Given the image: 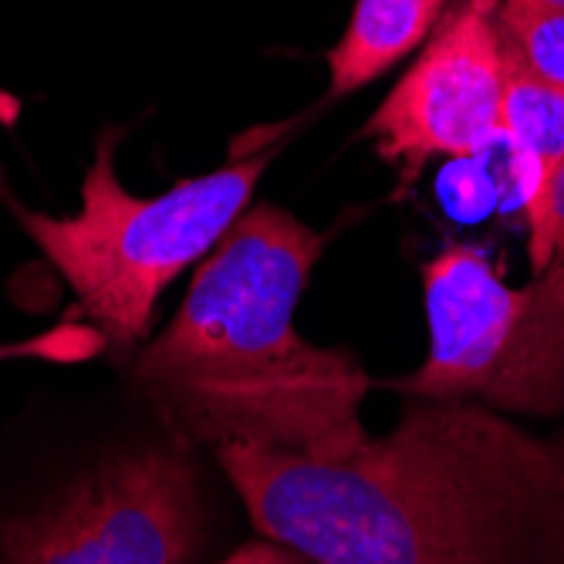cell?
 <instances>
[{"label": "cell", "mask_w": 564, "mask_h": 564, "mask_svg": "<svg viewBox=\"0 0 564 564\" xmlns=\"http://www.w3.org/2000/svg\"><path fill=\"white\" fill-rule=\"evenodd\" d=\"M497 0H464L366 122L379 156L413 180L430 156L470 160L503 139V44Z\"/></svg>", "instance_id": "cell-6"}, {"label": "cell", "mask_w": 564, "mask_h": 564, "mask_svg": "<svg viewBox=\"0 0 564 564\" xmlns=\"http://www.w3.org/2000/svg\"><path fill=\"white\" fill-rule=\"evenodd\" d=\"M528 230L534 271L547 268L554 258H564V163L554 173L544 196L528 210Z\"/></svg>", "instance_id": "cell-11"}, {"label": "cell", "mask_w": 564, "mask_h": 564, "mask_svg": "<svg viewBox=\"0 0 564 564\" xmlns=\"http://www.w3.org/2000/svg\"><path fill=\"white\" fill-rule=\"evenodd\" d=\"M446 0H358L328 51V95L341 98L386 75L436 28Z\"/></svg>", "instance_id": "cell-7"}, {"label": "cell", "mask_w": 564, "mask_h": 564, "mask_svg": "<svg viewBox=\"0 0 564 564\" xmlns=\"http://www.w3.org/2000/svg\"><path fill=\"white\" fill-rule=\"evenodd\" d=\"M541 4H551V8H564V0H541Z\"/></svg>", "instance_id": "cell-14"}, {"label": "cell", "mask_w": 564, "mask_h": 564, "mask_svg": "<svg viewBox=\"0 0 564 564\" xmlns=\"http://www.w3.org/2000/svg\"><path fill=\"white\" fill-rule=\"evenodd\" d=\"M101 351H106V338L98 335V328L82 322L78 315H72L62 325L47 328L41 335L21 338V341H4L0 345V366L14 362V358H37V362L75 366V362H88V358H95Z\"/></svg>", "instance_id": "cell-10"}, {"label": "cell", "mask_w": 564, "mask_h": 564, "mask_svg": "<svg viewBox=\"0 0 564 564\" xmlns=\"http://www.w3.org/2000/svg\"><path fill=\"white\" fill-rule=\"evenodd\" d=\"M214 538V507L193 443L98 453L24 507L0 510V564H193Z\"/></svg>", "instance_id": "cell-5"}, {"label": "cell", "mask_w": 564, "mask_h": 564, "mask_svg": "<svg viewBox=\"0 0 564 564\" xmlns=\"http://www.w3.org/2000/svg\"><path fill=\"white\" fill-rule=\"evenodd\" d=\"M119 129L98 135L72 217L21 207L0 183L8 210L41 247L75 294V312L106 338V351L126 366L145 345L163 291L210 258L224 234L247 214L271 152L237 156L227 166L180 180L160 196H135L116 176Z\"/></svg>", "instance_id": "cell-3"}, {"label": "cell", "mask_w": 564, "mask_h": 564, "mask_svg": "<svg viewBox=\"0 0 564 564\" xmlns=\"http://www.w3.org/2000/svg\"><path fill=\"white\" fill-rule=\"evenodd\" d=\"M250 524L312 564H564V433L413 399L341 464L220 446Z\"/></svg>", "instance_id": "cell-1"}, {"label": "cell", "mask_w": 564, "mask_h": 564, "mask_svg": "<svg viewBox=\"0 0 564 564\" xmlns=\"http://www.w3.org/2000/svg\"><path fill=\"white\" fill-rule=\"evenodd\" d=\"M503 55L564 91V8L541 0H503L497 11Z\"/></svg>", "instance_id": "cell-9"}, {"label": "cell", "mask_w": 564, "mask_h": 564, "mask_svg": "<svg viewBox=\"0 0 564 564\" xmlns=\"http://www.w3.org/2000/svg\"><path fill=\"white\" fill-rule=\"evenodd\" d=\"M325 237L250 207L193 274L176 318L129 362L135 392L193 446H250L341 464L369 443V379L348 348L294 325Z\"/></svg>", "instance_id": "cell-2"}, {"label": "cell", "mask_w": 564, "mask_h": 564, "mask_svg": "<svg viewBox=\"0 0 564 564\" xmlns=\"http://www.w3.org/2000/svg\"><path fill=\"white\" fill-rule=\"evenodd\" d=\"M503 139L518 152L524 210L544 196L564 163V91L503 55Z\"/></svg>", "instance_id": "cell-8"}, {"label": "cell", "mask_w": 564, "mask_h": 564, "mask_svg": "<svg viewBox=\"0 0 564 564\" xmlns=\"http://www.w3.org/2000/svg\"><path fill=\"white\" fill-rule=\"evenodd\" d=\"M423 307L426 358L389 389L564 416V258L507 284L484 247L453 243L423 264Z\"/></svg>", "instance_id": "cell-4"}, {"label": "cell", "mask_w": 564, "mask_h": 564, "mask_svg": "<svg viewBox=\"0 0 564 564\" xmlns=\"http://www.w3.org/2000/svg\"><path fill=\"white\" fill-rule=\"evenodd\" d=\"M477 156L470 160H453L443 173V199H446V207L456 214V217H464V220H474L480 214H487L490 207V180H487V170L480 173L477 166Z\"/></svg>", "instance_id": "cell-12"}, {"label": "cell", "mask_w": 564, "mask_h": 564, "mask_svg": "<svg viewBox=\"0 0 564 564\" xmlns=\"http://www.w3.org/2000/svg\"><path fill=\"white\" fill-rule=\"evenodd\" d=\"M217 564H312L307 557H301L297 551L271 541V538H261V541H250V544H240L237 551H230L224 561Z\"/></svg>", "instance_id": "cell-13"}]
</instances>
